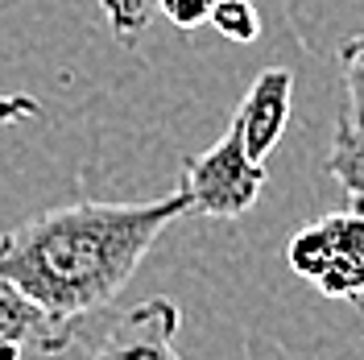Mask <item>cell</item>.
Here are the masks:
<instances>
[{
    "instance_id": "cell-9",
    "label": "cell",
    "mask_w": 364,
    "mask_h": 360,
    "mask_svg": "<svg viewBox=\"0 0 364 360\" xmlns=\"http://www.w3.org/2000/svg\"><path fill=\"white\" fill-rule=\"evenodd\" d=\"M340 75H343V91H348L343 112L352 120H364V33H356L340 46Z\"/></svg>"
},
{
    "instance_id": "cell-6",
    "label": "cell",
    "mask_w": 364,
    "mask_h": 360,
    "mask_svg": "<svg viewBox=\"0 0 364 360\" xmlns=\"http://www.w3.org/2000/svg\"><path fill=\"white\" fill-rule=\"evenodd\" d=\"M25 352H38V356H58L67 352L50 319L25 298L13 282L0 277V360H21Z\"/></svg>"
},
{
    "instance_id": "cell-12",
    "label": "cell",
    "mask_w": 364,
    "mask_h": 360,
    "mask_svg": "<svg viewBox=\"0 0 364 360\" xmlns=\"http://www.w3.org/2000/svg\"><path fill=\"white\" fill-rule=\"evenodd\" d=\"M42 116V104L25 91H13V95H0V125H17V120H38Z\"/></svg>"
},
{
    "instance_id": "cell-10",
    "label": "cell",
    "mask_w": 364,
    "mask_h": 360,
    "mask_svg": "<svg viewBox=\"0 0 364 360\" xmlns=\"http://www.w3.org/2000/svg\"><path fill=\"white\" fill-rule=\"evenodd\" d=\"M100 9L116 29V38H136L154 17V0H100Z\"/></svg>"
},
{
    "instance_id": "cell-11",
    "label": "cell",
    "mask_w": 364,
    "mask_h": 360,
    "mask_svg": "<svg viewBox=\"0 0 364 360\" xmlns=\"http://www.w3.org/2000/svg\"><path fill=\"white\" fill-rule=\"evenodd\" d=\"M215 4H220V0H154V9H158L174 29H182V33L199 29V25L211 17V9H215Z\"/></svg>"
},
{
    "instance_id": "cell-3",
    "label": "cell",
    "mask_w": 364,
    "mask_h": 360,
    "mask_svg": "<svg viewBox=\"0 0 364 360\" xmlns=\"http://www.w3.org/2000/svg\"><path fill=\"white\" fill-rule=\"evenodd\" d=\"M286 265L315 282L327 298L364 294V211H336L298 228L286 245Z\"/></svg>"
},
{
    "instance_id": "cell-8",
    "label": "cell",
    "mask_w": 364,
    "mask_h": 360,
    "mask_svg": "<svg viewBox=\"0 0 364 360\" xmlns=\"http://www.w3.org/2000/svg\"><path fill=\"white\" fill-rule=\"evenodd\" d=\"M207 21L215 25L228 42H257L261 38V13L252 9V0H220Z\"/></svg>"
},
{
    "instance_id": "cell-7",
    "label": "cell",
    "mask_w": 364,
    "mask_h": 360,
    "mask_svg": "<svg viewBox=\"0 0 364 360\" xmlns=\"http://www.w3.org/2000/svg\"><path fill=\"white\" fill-rule=\"evenodd\" d=\"M327 174L343 186V195L352 199V211H364V120L340 112L331 149H327Z\"/></svg>"
},
{
    "instance_id": "cell-1",
    "label": "cell",
    "mask_w": 364,
    "mask_h": 360,
    "mask_svg": "<svg viewBox=\"0 0 364 360\" xmlns=\"http://www.w3.org/2000/svg\"><path fill=\"white\" fill-rule=\"evenodd\" d=\"M186 216L178 191L141 203L79 199L0 236V277L50 319L63 348L100 307L129 286L166 228Z\"/></svg>"
},
{
    "instance_id": "cell-2",
    "label": "cell",
    "mask_w": 364,
    "mask_h": 360,
    "mask_svg": "<svg viewBox=\"0 0 364 360\" xmlns=\"http://www.w3.org/2000/svg\"><path fill=\"white\" fill-rule=\"evenodd\" d=\"M265 162H252L245 154L240 133L228 125V133L182 162L178 195L186 199V216H207V220H240L265 191Z\"/></svg>"
},
{
    "instance_id": "cell-5",
    "label": "cell",
    "mask_w": 364,
    "mask_h": 360,
    "mask_svg": "<svg viewBox=\"0 0 364 360\" xmlns=\"http://www.w3.org/2000/svg\"><path fill=\"white\" fill-rule=\"evenodd\" d=\"M290 100H294V75L286 67H269L252 79L240 108L232 112V129L245 141V154L252 162H265L273 145L282 141L290 125Z\"/></svg>"
},
{
    "instance_id": "cell-4",
    "label": "cell",
    "mask_w": 364,
    "mask_h": 360,
    "mask_svg": "<svg viewBox=\"0 0 364 360\" xmlns=\"http://www.w3.org/2000/svg\"><path fill=\"white\" fill-rule=\"evenodd\" d=\"M182 311L170 298H145L116 319L87 360H182L174 348Z\"/></svg>"
}]
</instances>
